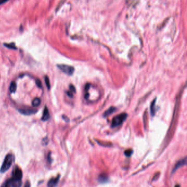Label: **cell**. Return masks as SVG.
I'll return each instance as SVG.
<instances>
[{"mask_svg": "<svg viewBox=\"0 0 187 187\" xmlns=\"http://www.w3.org/2000/svg\"><path fill=\"white\" fill-rule=\"evenodd\" d=\"M14 157L13 154H8L5 157L3 163L2 165L1 169H0V172L3 173L6 172L11 167L14 161Z\"/></svg>", "mask_w": 187, "mask_h": 187, "instance_id": "1", "label": "cell"}, {"mask_svg": "<svg viewBox=\"0 0 187 187\" xmlns=\"http://www.w3.org/2000/svg\"><path fill=\"white\" fill-rule=\"evenodd\" d=\"M127 114L125 113L120 114L117 116H116L112 120V125H111L112 126V127L115 128L121 125L126 120V119H127Z\"/></svg>", "mask_w": 187, "mask_h": 187, "instance_id": "2", "label": "cell"}, {"mask_svg": "<svg viewBox=\"0 0 187 187\" xmlns=\"http://www.w3.org/2000/svg\"><path fill=\"white\" fill-rule=\"evenodd\" d=\"M58 68L63 73L68 75H72L74 72V68L70 66V65L65 64H58L57 65Z\"/></svg>", "mask_w": 187, "mask_h": 187, "instance_id": "3", "label": "cell"}, {"mask_svg": "<svg viewBox=\"0 0 187 187\" xmlns=\"http://www.w3.org/2000/svg\"><path fill=\"white\" fill-rule=\"evenodd\" d=\"M22 177H23V172L22 170L19 167H16L13 172V175L12 178L16 180L21 181Z\"/></svg>", "mask_w": 187, "mask_h": 187, "instance_id": "4", "label": "cell"}, {"mask_svg": "<svg viewBox=\"0 0 187 187\" xmlns=\"http://www.w3.org/2000/svg\"><path fill=\"white\" fill-rule=\"evenodd\" d=\"M22 185V181L14 180L12 178L8 179L4 183L3 186H20Z\"/></svg>", "mask_w": 187, "mask_h": 187, "instance_id": "5", "label": "cell"}, {"mask_svg": "<svg viewBox=\"0 0 187 187\" xmlns=\"http://www.w3.org/2000/svg\"><path fill=\"white\" fill-rule=\"evenodd\" d=\"M19 112L21 114L25 115H31L36 113L37 111L36 109H31L30 108H22L21 109H19Z\"/></svg>", "mask_w": 187, "mask_h": 187, "instance_id": "6", "label": "cell"}, {"mask_svg": "<svg viewBox=\"0 0 187 187\" xmlns=\"http://www.w3.org/2000/svg\"><path fill=\"white\" fill-rule=\"evenodd\" d=\"M186 165V158H184L183 159H182V160H179V161H178V162L176 164L175 168H174L173 170V172H175L177 170H178L179 168L180 167L185 166V165Z\"/></svg>", "mask_w": 187, "mask_h": 187, "instance_id": "7", "label": "cell"}, {"mask_svg": "<svg viewBox=\"0 0 187 187\" xmlns=\"http://www.w3.org/2000/svg\"><path fill=\"white\" fill-rule=\"evenodd\" d=\"M60 178V176H58L56 178H53L50 179L48 182L47 185L48 186H56L58 183Z\"/></svg>", "mask_w": 187, "mask_h": 187, "instance_id": "8", "label": "cell"}, {"mask_svg": "<svg viewBox=\"0 0 187 187\" xmlns=\"http://www.w3.org/2000/svg\"><path fill=\"white\" fill-rule=\"evenodd\" d=\"M49 118V111L48 109L47 108V107H45L43 110V115H42V120H43V121H46L47 120H48Z\"/></svg>", "mask_w": 187, "mask_h": 187, "instance_id": "9", "label": "cell"}, {"mask_svg": "<svg viewBox=\"0 0 187 187\" xmlns=\"http://www.w3.org/2000/svg\"><path fill=\"white\" fill-rule=\"evenodd\" d=\"M116 110H117V108H116L115 107H112L109 108L107 110H106L104 114V117H108V116L110 115L111 114L114 113Z\"/></svg>", "mask_w": 187, "mask_h": 187, "instance_id": "10", "label": "cell"}, {"mask_svg": "<svg viewBox=\"0 0 187 187\" xmlns=\"http://www.w3.org/2000/svg\"><path fill=\"white\" fill-rule=\"evenodd\" d=\"M41 104V99L39 98H35L32 101V105L34 107H37Z\"/></svg>", "mask_w": 187, "mask_h": 187, "instance_id": "11", "label": "cell"}, {"mask_svg": "<svg viewBox=\"0 0 187 187\" xmlns=\"http://www.w3.org/2000/svg\"><path fill=\"white\" fill-rule=\"evenodd\" d=\"M156 98L154 99V100L153 101V102H151V104L150 106V110H151V114L152 116H154L155 113V102H156Z\"/></svg>", "mask_w": 187, "mask_h": 187, "instance_id": "12", "label": "cell"}, {"mask_svg": "<svg viewBox=\"0 0 187 187\" xmlns=\"http://www.w3.org/2000/svg\"><path fill=\"white\" fill-rule=\"evenodd\" d=\"M16 89H17V84L15 82L12 81L11 82V85H10V86H9L10 92H11V93H14L16 92Z\"/></svg>", "mask_w": 187, "mask_h": 187, "instance_id": "13", "label": "cell"}, {"mask_svg": "<svg viewBox=\"0 0 187 187\" xmlns=\"http://www.w3.org/2000/svg\"><path fill=\"white\" fill-rule=\"evenodd\" d=\"M4 46H6L7 48L11 49H17V48L16 46V44L14 43H4Z\"/></svg>", "mask_w": 187, "mask_h": 187, "instance_id": "14", "label": "cell"}, {"mask_svg": "<svg viewBox=\"0 0 187 187\" xmlns=\"http://www.w3.org/2000/svg\"><path fill=\"white\" fill-rule=\"evenodd\" d=\"M44 81L45 83H46V86L47 87L48 89H50V81H49V78L47 76H45L44 77Z\"/></svg>", "mask_w": 187, "mask_h": 187, "instance_id": "15", "label": "cell"}, {"mask_svg": "<svg viewBox=\"0 0 187 187\" xmlns=\"http://www.w3.org/2000/svg\"><path fill=\"white\" fill-rule=\"evenodd\" d=\"M132 154H133V150L132 149H129L125 151V155L126 156H127V157H130V156L132 155Z\"/></svg>", "mask_w": 187, "mask_h": 187, "instance_id": "16", "label": "cell"}, {"mask_svg": "<svg viewBox=\"0 0 187 187\" xmlns=\"http://www.w3.org/2000/svg\"><path fill=\"white\" fill-rule=\"evenodd\" d=\"M36 84L39 88H42V83L41 82V81H40L39 79H37L36 80Z\"/></svg>", "mask_w": 187, "mask_h": 187, "instance_id": "17", "label": "cell"}, {"mask_svg": "<svg viewBox=\"0 0 187 187\" xmlns=\"http://www.w3.org/2000/svg\"><path fill=\"white\" fill-rule=\"evenodd\" d=\"M69 91L70 92H72L73 93L76 92V89H75V87L73 85H72L70 86V90Z\"/></svg>", "mask_w": 187, "mask_h": 187, "instance_id": "18", "label": "cell"}, {"mask_svg": "<svg viewBox=\"0 0 187 187\" xmlns=\"http://www.w3.org/2000/svg\"><path fill=\"white\" fill-rule=\"evenodd\" d=\"M48 139L47 137H46V138H44L43 139V141H42V144L44 145H46L48 144Z\"/></svg>", "mask_w": 187, "mask_h": 187, "instance_id": "19", "label": "cell"}, {"mask_svg": "<svg viewBox=\"0 0 187 187\" xmlns=\"http://www.w3.org/2000/svg\"><path fill=\"white\" fill-rule=\"evenodd\" d=\"M105 179H106V180L107 179V177L105 176V175L100 176L99 177V180H102V182H104Z\"/></svg>", "mask_w": 187, "mask_h": 187, "instance_id": "20", "label": "cell"}, {"mask_svg": "<svg viewBox=\"0 0 187 187\" xmlns=\"http://www.w3.org/2000/svg\"><path fill=\"white\" fill-rule=\"evenodd\" d=\"M67 93L68 95L69 96V97H70V98H73V94H74V93H72V92H70V91H68V92H67Z\"/></svg>", "mask_w": 187, "mask_h": 187, "instance_id": "21", "label": "cell"}, {"mask_svg": "<svg viewBox=\"0 0 187 187\" xmlns=\"http://www.w3.org/2000/svg\"><path fill=\"white\" fill-rule=\"evenodd\" d=\"M8 1V0H0V4L4 3L5 2H6Z\"/></svg>", "mask_w": 187, "mask_h": 187, "instance_id": "22", "label": "cell"}, {"mask_svg": "<svg viewBox=\"0 0 187 187\" xmlns=\"http://www.w3.org/2000/svg\"><path fill=\"white\" fill-rule=\"evenodd\" d=\"M63 119H64L65 121H66L67 122H68V121H69V119H68V118H67V117H64V116H63Z\"/></svg>", "mask_w": 187, "mask_h": 187, "instance_id": "23", "label": "cell"}]
</instances>
